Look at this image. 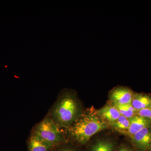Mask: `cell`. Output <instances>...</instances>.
Masks as SVG:
<instances>
[{
  "label": "cell",
  "instance_id": "obj_1",
  "mask_svg": "<svg viewBox=\"0 0 151 151\" xmlns=\"http://www.w3.org/2000/svg\"><path fill=\"white\" fill-rule=\"evenodd\" d=\"M109 129V124L100 118L92 106L85 109L70 127L62 130L68 142L82 147L98 133Z\"/></svg>",
  "mask_w": 151,
  "mask_h": 151
},
{
  "label": "cell",
  "instance_id": "obj_2",
  "mask_svg": "<svg viewBox=\"0 0 151 151\" xmlns=\"http://www.w3.org/2000/svg\"><path fill=\"white\" fill-rule=\"evenodd\" d=\"M85 110L77 92L65 88L60 91L47 114L61 129H67Z\"/></svg>",
  "mask_w": 151,
  "mask_h": 151
},
{
  "label": "cell",
  "instance_id": "obj_3",
  "mask_svg": "<svg viewBox=\"0 0 151 151\" xmlns=\"http://www.w3.org/2000/svg\"><path fill=\"white\" fill-rule=\"evenodd\" d=\"M31 134L55 147L68 142L62 129L47 114L33 127Z\"/></svg>",
  "mask_w": 151,
  "mask_h": 151
},
{
  "label": "cell",
  "instance_id": "obj_4",
  "mask_svg": "<svg viewBox=\"0 0 151 151\" xmlns=\"http://www.w3.org/2000/svg\"><path fill=\"white\" fill-rule=\"evenodd\" d=\"M102 132L94 136L85 146V151H116L119 143L118 139Z\"/></svg>",
  "mask_w": 151,
  "mask_h": 151
},
{
  "label": "cell",
  "instance_id": "obj_5",
  "mask_svg": "<svg viewBox=\"0 0 151 151\" xmlns=\"http://www.w3.org/2000/svg\"><path fill=\"white\" fill-rule=\"evenodd\" d=\"M134 92L127 86H115L109 91L108 101L115 105L131 104Z\"/></svg>",
  "mask_w": 151,
  "mask_h": 151
},
{
  "label": "cell",
  "instance_id": "obj_6",
  "mask_svg": "<svg viewBox=\"0 0 151 151\" xmlns=\"http://www.w3.org/2000/svg\"><path fill=\"white\" fill-rule=\"evenodd\" d=\"M128 139L135 151L148 150L151 148V126L144 128Z\"/></svg>",
  "mask_w": 151,
  "mask_h": 151
},
{
  "label": "cell",
  "instance_id": "obj_7",
  "mask_svg": "<svg viewBox=\"0 0 151 151\" xmlns=\"http://www.w3.org/2000/svg\"><path fill=\"white\" fill-rule=\"evenodd\" d=\"M96 112L100 118L108 124L114 122L121 116L116 106L108 101L102 108L96 109Z\"/></svg>",
  "mask_w": 151,
  "mask_h": 151
},
{
  "label": "cell",
  "instance_id": "obj_8",
  "mask_svg": "<svg viewBox=\"0 0 151 151\" xmlns=\"http://www.w3.org/2000/svg\"><path fill=\"white\" fill-rule=\"evenodd\" d=\"M129 119V127L126 135L128 138L131 137L144 128L151 126V122L150 120L138 115Z\"/></svg>",
  "mask_w": 151,
  "mask_h": 151
},
{
  "label": "cell",
  "instance_id": "obj_9",
  "mask_svg": "<svg viewBox=\"0 0 151 151\" xmlns=\"http://www.w3.org/2000/svg\"><path fill=\"white\" fill-rule=\"evenodd\" d=\"M27 143L28 151H52L55 148L32 134Z\"/></svg>",
  "mask_w": 151,
  "mask_h": 151
},
{
  "label": "cell",
  "instance_id": "obj_10",
  "mask_svg": "<svg viewBox=\"0 0 151 151\" xmlns=\"http://www.w3.org/2000/svg\"><path fill=\"white\" fill-rule=\"evenodd\" d=\"M131 104L137 111L151 107V95L143 92H134Z\"/></svg>",
  "mask_w": 151,
  "mask_h": 151
},
{
  "label": "cell",
  "instance_id": "obj_11",
  "mask_svg": "<svg viewBox=\"0 0 151 151\" xmlns=\"http://www.w3.org/2000/svg\"><path fill=\"white\" fill-rule=\"evenodd\" d=\"M109 125L110 129L126 136L129 127V119L121 115L117 120L110 123Z\"/></svg>",
  "mask_w": 151,
  "mask_h": 151
},
{
  "label": "cell",
  "instance_id": "obj_12",
  "mask_svg": "<svg viewBox=\"0 0 151 151\" xmlns=\"http://www.w3.org/2000/svg\"><path fill=\"white\" fill-rule=\"evenodd\" d=\"M114 105L119 110L121 115L124 116L128 119H131L137 116V114L138 111L135 109L131 104Z\"/></svg>",
  "mask_w": 151,
  "mask_h": 151
},
{
  "label": "cell",
  "instance_id": "obj_13",
  "mask_svg": "<svg viewBox=\"0 0 151 151\" xmlns=\"http://www.w3.org/2000/svg\"><path fill=\"white\" fill-rule=\"evenodd\" d=\"M81 147L67 142L55 147L52 151H83Z\"/></svg>",
  "mask_w": 151,
  "mask_h": 151
},
{
  "label": "cell",
  "instance_id": "obj_14",
  "mask_svg": "<svg viewBox=\"0 0 151 151\" xmlns=\"http://www.w3.org/2000/svg\"><path fill=\"white\" fill-rule=\"evenodd\" d=\"M116 151H135L129 142L119 143Z\"/></svg>",
  "mask_w": 151,
  "mask_h": 151
},
{
  "label": "cell",
  "instance_id": "obj_15",
  "mask_svg": "<svg viewBox=\"0 0 151 151\" xmlns=\"http://www.w3.org/2000/svg\"><path fill=\"white\" fill-rule=\"evenodd\" d=\"M137 115L146 118L151 122V107L138 111Z\"/></svg>",
  "mask_w": 151,
  "mask_h": 151
},
{
  "label": "cell",
  "instance_id": "obj_16",
  "mask_svg": "<svg viewBox=\"0 0 151 151\" xmlns=\"http://www.w3.org/2000/svg\"><path fill=\"white\" fill-rule=\"evenodd\" d=\"M147 151H151V148H150L148 150H147Z\"/></svg>",
  "mask_w": 151,
  "mask_h": 151
}]
</instances>
